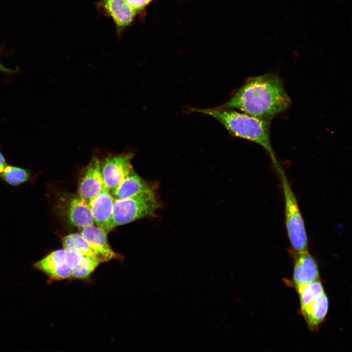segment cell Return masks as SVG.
I'll return each mask as SVG.
<instances>
[{
    "mask_svg": "<svg viewBox=\"0 0 352 352\" xmlns=\"http://www.w3.org/2000/svg\"><path fill=\"white\" fill-rule=\"evenodd\" d=\"M55 207L57 213L72 226L81 229L94 224L88 203L78 194L60 195Z\"/></svg>",
    "mask_w": 352,
    "mask_h": 352,
    "instance_id": "5",
    "label": "cell"
},
{
    "mask_svg": "<svg viewBox=\"0 0 352 352\" xmlns=\"http://www.w3.org/2000/svg\"><path fill=\"white\" fill-rule=\"evenodd\" d=\"M33 266L45 274L50 282L71 277V270L65 263L64 248L51 251Z\"/></svg>",
    "mask_w": 352,
    "mask_h": 352,
    "instance_id": "9",
    "label": "cell"
},
{
    "mask_svg": "<svg viewBox=\"0 0 352 352\" xmlns=\"http://www.w3.org/2000/svg\"><path fill=\"white\" fill-rule=\"evenodd\" d=\"M0 71H2L4 72H6L8 73H12L15 72V71L14 70H12L9 68H7L4 66L3 65H2L0 63Z\"/></svg>",
    "mask_w": 352,
    "mask_h": 352,
    "instance_id": "22",
    "label": "cell"
},
{
    "mask_svg": "<svg viewBox=\"0 0 352 352\" xmlns=\"http://www.w3.org/2000/svg\"><path fill=\"white\" fill-rule=\"evenodd\" d=\"M132 152L110 155L101 162V171L106 187L111 193L118 186L132 168Z\"/></svg>",
    "mask_w": 352,
    "mask_h": 352,
    "instance_id": "6",
    "label": "cell"
},
{
    "mask_svg": "<svg viewBox=\"0 0 352 352\" xmlns=\"http://www.w3.org/2000/svg\"><path fill=\"white\" fill-rule=\"evenodd\" d=\"M64 249L66 264L72 271L78 265L83 255L74 248Z\"/></svg>",
    "mask_w": 352,
    "mask_h": 352,
    "instance_id": "19",
    "label": "cell"
},
{
    "mask_svg": "<svg viewBox=\"0 0 352 352\" xmlns=\"http://www.w3.org/2000/svg\"><path fill=\"white\" fill-rule=\"evenodd\" d=\"M291 99L280 78L268 73L248 79L221 109H238L244 113L269 119L287 109Z\"/></svg>",
    "mask_w": 352,
    "mask_h": 352,
    "instance_id": "1",
    "label": "cell"
},
{
    "mask_svg": "<svg viewBox=\"0 0 352 352\" xmlns=\"http://www.w3.org/2000/svg\"><path fill=\"white\" fill-rule=\"evenodd\" d=\"M294 258L292 283L296 289L320 280L317 264L308 251H292Z\"/></svg>",
    "mask_w": 352,
    "mask_h": 352,
    "instance_id": "8",
    "label": "cell"
},
{
    "mask_svg": "<svg viewBox=\"0 0 352 352\" xmlns=\"http://www.w3.org/2000/svg\"><path fill=\"white\" fill-rule=\"evenodd\" d=\"M105 187L101 171V162L94 156L83 171L79 182L77 194L88 203Z\"/></svg>",
    "mask_w": 352,
    "mask_h": 352,
    "instance_id": "7",
    "label": "cell"
},
{
    "mask_svg": "<svg viewBox=\"0 0 352 352\" xmlns=\"http://www.w3.org/2000/svg\"><path fill=\"white\" fill-rule=\"evenodd\" d=\"M103 2L105 8L118 26L123 27L132 22L136 11L126 0H103Z\"/></svg>",
    "mask_w": 352,
    "mask_h": 352,
    "instance_id": "14",
    "label": "cell"
},
{
    "mask_svg": "<svg viewBox=\"0 0 352 352\" xmlns=\"http://www.w3.org/2000/svg\"><path fill=\"white\" fill-rule=\"evenodd\" d=\"M7 164L5 157L0 151V176Z\"/></svg>",
    "mask_w": 352,
    "mask_h": 352,
    "instance_id": "21",
    "label": "cell"
},
{
    "mask_svg": "<svg viewBox=\"0 0 352 352\" xmlns=\"http://www.w3.org/2000/svg\"><path fill=\"white\" fill-rule=\"evenodd\" d=\"M300 310L309 329L312 331H317L328 314V296L324 292Z\"/></svg>",
    "mask_w": 352,
    "mask_h": 352,
    "instance_id": "13",
    "label": "cell"
},
{
    "mask_svg": "<svg viewBox=\"0 0 352 352\" xmlns=\"http://www.w3.org/2000/svg\"><path fill=\"white\" fill-rule=\"evenodd\" d=\"M80 234L96 248L109 253L114 252L108 243V233L98 226L93 224L83 227L81 228Z\"/></svg>",
    "mask_w": 352,
    "mask_h": 352,
    "instance_id": "15",
    "label": "cell"
},
{
    "mask_svg": "<svg viewBox=\"0 0 352 352\" xmlns=\"http://www.w3.org/2000/svg\"><path fill=\"white\" fill-rule=\"evenodd\" d=\"M114 198L105 187L98 196L88 203V205L97 226L109 233L112 228Z\"/></svg>",
    "mask_w": 352,
    "mask_h": 352,
    "instance_id": "10",
    "label": "cell"
},
{
    "mask_svg": "<svg viewBox=\"0 0 352 352\" xmlns=\"http://www.w3.org/2000/svg\"><path fill=\"white\" fill-rule=\"evenodd\" d=\"M193 110L215 118L233 136L251 141L260 145L269 155L274 166L279 164L271 146L269 119L256 117L233 109L216 108L195 109Z\"/></svg>",
    "mask_w": 352,
    "mask_h": 352,
    "instance_id": "2",
    "label": "cell"
},
{
    "mask_svg": "<svg viewBox=\"0 0 352 352\" xmlns=\"http://www.w3.org/2000/svg\"><path fill=\"white\" fill-rule=\"evenodd\" d=\"M155 189L142 192L126 198L114 199L112 229L138 219L155 216L156 211L161 206Z\"/></svg>",
    "mask_w": 352,
    "mask_h": 352,
    "instance_id": "3",
    "label": "cell"
},
{
    "mask_svg": "<svg viewBox=\"0 0 352 352\" xmlns=\"http://www.w3.org/2000/svg\"><path fill=\"white\" fill-rule=\"evenodd\" d=\"M275 168L282 183L285 198L286 227L292 250L298 252L308 251V238L305 222L296 198L280 164Z\"/></svg>",
    "mask_w": 352,
    "mask_h": 352,
    "instance_id": "4",
    "label": "cell"
},
{
    "mask_svg": "<svg viewBox=\"0 0 352 352\" xmlns=\"http://www.w3.org/2000/svg\"><path fill=\"white\" fill-rule=\"evenodd\" d=\"M300 299L301 308L316 299L325 292L320 280L296 289Z\"/></svg>",
    "mask_w": 352,
    "mask_h": 352,
    "instance_id": "17",
    "label": "cell"
},
{
    "mask_svg": "<svg viewBox=\"0 0 352 352\" xmlns=\"http://www.w3.org/2000/svg\"><path fill=\"white\" fill-rule=\"evenodd\" d=\"M156 188L139 176L132 167L111 195L114 199H124Z\"/></svg>",
    "mask_w": 352,
    "mask_h": 352,
    "instance_id": "12",
    "label": "cell"
},
{
    "mask_svg": "<svg viewBox=\"0 0 352 352\" xmlns=\"http://www.w3.org/2000/svg\"><path fill=\"white\" fill-rule=\"evenodd\" d=\"M101 263L91 258L83 256L78 265L71 271V277L84 279L88 278Z\"/></svg>",
    "mask_w": 352,
    "mask_h": 352,
    "instance_id": "18",
    "label": "cell"
},
{
    "mask_svg": "<svg viewBox=\"0 0 352 352\" xmlns=\"http://www.w3.org/2000/svg\"><path fill=\"white\" fill-rule=\"evenodd\" d=\"M63 248H74L83 256L99 261L107 262L113 259H118L121 256L114 252L109 253L98 249L91 245L79 233H71L62 239Z\"/></svg>",
    "mask_w": 352,
    "mask_h": 352,
    "instance_id": "11",
    "label": "cell"
},
{
    "mask_svg": "<svg viewBox=\"0 0 352 352\" xmlns=\"http://www.w3.org/2000/svg\"><path fill=\"white\" fill-rule=\"evenodd\" d=\"M31 177L30 172L25 168L7 164L0 177L8 184L17 186L27 182Z\"/></svg>",
    "mask_w": 352,
    "mask_h": 352,
    "instance_id": "16",
    "label": "cell"
},
{
    "mask_svg": "<svg viewBox=\"0 0 352 352\" xmlns=\"http://www.w3.org/2000/svg\"><path fill=\"white\" fill-rule=\"evenodd\" d=\"M152 0H126L128 4L135 11L143 8Z\"/></svg>",
    "mask_w": 352,
    "mask_h": 352,
    "instance_id": "20",
    "label": "cell"
}]
</instances>
